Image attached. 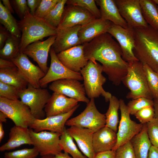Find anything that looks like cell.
I'll return each instance as SVG.
<instances>
[{
  "label": "cell",
  "mask_w": 158,
  "mask_h": 158,
  "mask_svg": "<svg viewBox=\"0 0 158 158\" xmlns=\"http://www.w3.org/2000/svg\"><path fill=\"white\" fill-rule=\"evenodd\" d=\"M153 106L154 111V118L158 119V97L154 99Z\"/></svg>",
  "instance_id": "obj_51"
},
{
  "label": "cell",
  "mask_w": 158,
  "mask_h": 158,
  "mask_svg": "<svg viewBox=\"0 0 158 158\" xmlns=\"http://www.w3.org/2000/svg\"><path fill=\"white\" fill-rule=\"evenodd\" d=\"M106 123L105 114L98 111L94 99H91L84 110L77 116L68 119L66 126L87 128L95 133L105 126Z\"/></svg>",
  "instance_id": "obj_7"
},
{
  "label": "cell",
  "mask_w": 158,
  "mask_h": 158,
  "mask_svg": "<svg viewBox=\"0 0 158 158\" xmlns=\"http://www.w3.org/2000/svg\"><path fill=\"white\" fill-rule=\"evenodd\" d=\"M0 81L21 90L26 88L28 85L16 66L0 69Z\"/></svg>",
  "instance_id": "obj_28"
},
{
  "label": "cell",
  "mask_w": 158,
  "mask_h": 158,
  "mask_svg": "<svg viewBox=\"0 0 158 158\" xmlns=\"http://www.w3.org/2000/svg\"><path fill=\"white\" fill-rule=\"evenodd\" d=\"M2 4L5 8L11 13L14 14V11L11 4L10 1L9 0H2Z\"/></svg>",
  "instance_id": "obj_50"
},
{
  "label": "cell",
  "mask_w": 158,
  "mask_h": 158,
  "mask_svg": "<svg viewBox=\"0 0 158 158\" xmlns=\"http://www.w3.org/2000/svg\"><path fill=\"white\" fill-rule=\"evenodd\" d=\"M24 145H33L29 129L15 125L10 129L7 142L0 147V151L14 149Z\"/></svg>",
  "instance_id": "obj_24"
},
{
  "label": "cell",
  "mask_w": 158,
  "mask_h": 158,
  "mask_svg": "<svg viewBox=\"0 0 158 158\" xmlns=\"http://www.w3.org/2000/svg\"><path fill=\"white\" fill-rule=\"evenodd\" d=\"M102 65L96 61L90 60L80 73L83 77L85 93L88 97L94 99L102 96L106 102H108L112 95L103 88L106 78L102 74Z\"/></svg>",
  "instance_id": "obj_4"
},
{
  "label": "cell",
  "mask_w": 158,
  "mask_h": 158,
  "mask_svg": "<svg viewBox=\"0 0 158 158\" xmlns=\"http://www.w3.org/2000/svg\"><path fill=\"white\" fill-rule=\"evenodd\" d=\"M32 145L41 156L55 155L61 152L60 144L61 133L47 131L39 132L29 128Z\"/></svg>",
  "instance_id": "obj_10"
},
{
  "label": "cell",
  "mask_w": 158,
  "mask_h": 158,
  "mask_svg": "<svg viewBox=\"0 0 158 158\" xmlns=\"http://www.w3.org/2000/svg\"><path fill=\"white\" fill-rule=\"evenodd\" d=\"M83 45L85 57L100 62L109 80L113 84L119 85L127 74L129 63L123 59L118 43L106 33Z\"/></svg>",
  "instance_id": "obj_1"
},
{
  "label": "cell",
  "mask_w": 158,
  "mask_h": 158,
  "mask_svg": "<svg viewBox=\"0 0 158 158\" xmlns=\"http://www.w3.org/2000/svg\"><path fill=\"white\" fill-rule=\"evenodd\" d=\"M148 158H158V148L152 145L150 150Z\"/></svg>",
  "instance_id": "obj_49"
},
{
  "label": "cell",
  "mask_w": 158,
  "mask_h": 158,
  "mask_svg": "<svg viewBox=\"0 0 158 158\" xmlns=\"http://www.w3.org/2000/svg\"><path fill=\"white\" fill-rule=\"evenodd\" d=\"M15 12L20 19H23L28 11H30L26 0H10Z\"/></svg>",
  "instance_id": "obj_44"
},
{
  "label": "cell",
  "mask_w": 158,
  "mask_h": 158,
  "mask_svg": "<svg viewBox=\"0 0 158 158\" xmlns=\"http://www.w3.org/2000/svg\"><path fill=\"white\" fill-rule=\"evenodd\" d=\"M133 29L135 56L142 63L158 72V31L149 25Z\"/></svg>",
  "instance_id": "obj_2"
},
{
  "label": "cell",
  "mask_w": 158,
  "mask_h": 158,
  "mask_svg": "<svg viewBox=\"0 0 158 158\" xmlns=\"http://www.w3.org/2000/svg\"><path fill=\"white\" fill-rule=\"evenodd\" d=\"M140 123H147L154 118V111L153 107H148L138 111L134 115Z\"/></svg>",
  "instance_id": "obj_43"
},
{
  "label": "cell",
  "mask_w": 158,
  "mask_h": 158,
  "mask_svg": "<svg viewBox=\"0 0 158 158\" xmlns=\"http://www.w3.org/2000/svg\"><path fill=\"white\" fill-rule=\"evenodd\" d=\"M16 66L12 60L0 58V69L8 68Z\"/></svg>",
  "instance_id": "obj_48"
},
{
  "label": "cell",
  "mask_w": 158,
  "mask_h": 158,
  "mask_svg": "<svg viewBox=\"0 0 158 158\" xmlns=\"http://www.w3.org/2000/svg\"><path fill=\"white\" fill-rule=\"evenodd\" d=\"M17 22L21 34L20 42V52L33 42L57 34V28L51 25L44 18L31 14L29 11L23 19Z\"/></svg>",
  "instance_id": "obj_3"
},
{
  "label": "cell",
  "mask_w": 158,
  "mask_h": 158,
  "mask_svg": "<svg viewBox=\"0 0 158 158\" xmlns=\"http://www.w3.org/2000/svg\"><path fill=\"white\" fill-rule=\"evenodd\" d=\"M67 1L59 0L44 19L51 25L57 28L60 23Z\"/></svg>",
  "instance_id": "obj_34"
},
{
  "label": "cell",
  "mask_w": 158,
  "mask_h": 158,
  "mask_svg": "<svg viewBox=\"0 0 158 158\" xmlns=\"http://www.w3.org/2000/svg\"><path fill=\"white\" fill-rule=\"evenodd\" d=\"M10 33L4 27L0 26V49L4 46L5 42L10 34Z\"/></svg>",
  "instance_id": "obj_45"
},
{
  "label": "cell",
  "mask_w": 158,
  "mask_h": 158,
  "mask_svg": "<svg viewBox=\"0 0 158 158\" xmlns=\"http://www.w3.org/2000/svg\"><path fill=\"white\" fill-rule=\"evenodd\" d=\"M0 22L10 33L19 38L21 37V33L18 25V22L4 6L0 1Z\"/></svg>",
  "instance_id": "obj_30"
},
{
  "label": "cell",
  "mask_w": 158,
  "mask_h": 158,
  "mask_svg": "<svg viewBox=\"0 0 158 158\" xmlns=\"http://www.w3.org/2000/svg\"><path fill=\"white\" fill-rule=\"evenodd\" d=\"M79 106L78 104L68 113L46 117L42 119H35L29 128L36 132L49 131L61 134L63 132L66 121Z\"/></svg>",
  "instance_id": "obj_18"
},
{
  "label": "cell",
  "mask_w": 158,
  "mask_h": 158,
  "mask_svg": "<svg viewBox=\"0 0 158 158\" xmlns=\"http://www.w3.org/2000/svg\"><path fill=\"white\" fill-rule=\"evenodd\" d=\"M107 33L118 41L124 60L128 63L139 61L133 52L135 46L133 29L128 27L125 28L111 22Z\"/></svg>",
  "instance_id": "obj_11"
},
{
  "label": "cell",
  "mask_w": 158,
  "mask_h": 158,
  "mask_svg": "<svg viewBox=\"0 0 158 158\" xmlns=\"http://www.w3.org/2000/svg\"><path fill=\"white\" fill-rule=\"evenodd\" d=\"M66 4L81 7L88 11L97 18H101L100 10L97 8L95 0H67Z\"/></svg>",
  "instance_id": "obj_36"
},
{
  "label": "cell",
  "mask_w": 158,
  "mask_h": 158,
  "mask_svg": "<svg viewBox=\"0 0 158 158\" xmlns=\"http://www.w3.org/2000/svg\"><path fill=\"white\" fill-rule=\"evenodd\" d=\"M39 154L37 150L33 147L6 152L4 157V158H36Z\"/></svg>",
  "instance_id": "obj_39"
},
{
  "label": "cell",
  "mask_w": 158,
  "mask_h": 158,
  "mask_svg": "<svg viewBox=\"0 0 158 158\" xmlns=\"http://www.w3.org/2000/svg\"><path fill=\"white\" fill-rule=\"evenodd\" d=\"M4 131L3 128V123L0 122V142H1L4 136Z\"/></svg>",
  "instance_id": "obj_53"
},
{
  "label": "cell",
  "mask_w": 158,
  "mask_h": 158,
  "mask_svg": "<svg viewBox=\"0 0 158 158\" xmlns=\"http://www.w3.org/2000/svg\"><path fill=\"white\" fill-rule=\"evenodd\" d=\"M148 137L152 145L158 148V119L155 118L146 123Z\"/></svg>",
  "instance_id": "obj_40"
},
{
  "label": "cell",
  "mask_w": 158,
  "mask_h": 158,
  "mask_svg": "<svg viewBox=\"0 0 158 158\" xmlns=\"http://www.w3.org/2000/svg\"><path fill=\"white\" fill-rule=\"evenodd\" d=\"M49 89L54 92L62 94L78 102L87 104L90 101L86 96L83 84L76 79H66L54 81L49 85Z\"/></svg>",
  "instance_id": "obj_14"
},
{
  "label": "cell",
  "mask_w": 158,
  "mask_h": 158,
  "mask_svg": "<svg viewBox=\"0 0 158 158\" xmlns=\"http://www.w3.org/2000/svg\"><path fill=\"white\" fill-rule=\"evenodd\" d=\"M21 90L13 86L0 81V97L16 100L20 98Z\"/></svg>",
  "instance_id": "obj_38"
},
{
  "label": "cell",
  "mask_w": 158,
  "mask_h": 158,
  "mask_svg": "<svg viewBox=\"0 0 158 158\" xmlns=\"http://www.w3.org/2000/svg\"><path fill=\"white\" fill-rule=\"evenodd\" d=\"M20 38L11 34L4 47L0 50V58L11 60L21 52L20 49Z\"/></svg>",
  "instance_id": "obj_32"
},
{
  "label": "cell",
  "mask_w": 158,
  "mask_h": 158,
  "mask_svg": "<svg viewBox=\"0 0 158 158\" xmlns=\"http://www.w3.org/2000/svg\"><path fill=\"white\" fill-rule=\"evenodd\" d=\"M39 158H55L54 155L51 154L41 156Z\"/></svg>",
  "instance_id": "obj_55"
},
{
  "label": "cell",
  "mask_w": 158,
  "mask_h": 158,
  "mask_svg": "<svg viewBox=\"0 0 158 158\" xmlns=\"http://www.w3.org/2000/svg\"><path fill=\"white\" fill-rule=\"evenodd\" d=\"M136 158H148L152 144L147 134L146 123L143 124L141 131L130 141Z\"/></svg>",
  "instance_id": "obj_27"
},
{
  "label": "cell",
  "mask_w": 158,
  "mask_h": 158,
  "mask_svg": "<svg viewBox=\"0 0 158 158\" xmlns=\"http://www.w3.org/2000/svg\"><path fill=\"white\" fill-rule=\"evenodd\" d=\"M115 1L128 28L135 29L148 26L142 13L140 0H115Z\"/></svg>",
  "instance_id": "obj_13"
},
{
  "label": "cell",
  "mask_w": 158,
  "mask_h": 158,
  "mask_svg": "<svg viewBox=\"0 0 158 158\" xmlns=\"http://www.w3.org/2000/svg\"><path fill=\"white\" fill-rule=\"evenodd\" d=\"M81 25H77L58 30L55 40L52 46L57 54L73 47L82 44L78 36Z\"/></svg>",
  "instance_id": "obj_21"
},
{
  "label": "cell",
  "mask_w": 158,
  "mask_h": 158,
  "mask_svg": "<svg viewBox=\"0 0 158 158\" xmlns=\"http://www.w3.org/2000/svg\"><path fill=\"white\" fill-rule=\"evenodd\" d=\"M56 37V35L51 36L44 41L39 40L33 42L28 45L22 52L36 61L45 74L49 68L47 66L48 54Z\"/></svg>",
  "instance_id": "obj_17"
},
{
  "label": "cell",
  "mask_w": 158,
  "mask_h": 158,
  "mask_svg": "<svg viewBox=\"0 0 158 158\" xmlns=\"http://www.w3.org/2000/svg\"><path fill=\"white\" fill-rule=\"evenodd\" d=\"M94 158H116V151L113 150L96 153Z\"/></svg>",
  "instance_id": "obj_46"
},
{
  "label": "cell",
  "mask_w": 158,
  "mask_h": 158,
  "mask_svg": "<svg viewBox=\"0 0 158 158\" xmlns=\"http://www.w3.org/2000/svg\"><path fill=\"white\" fill-rule=\"evenodd\" d=\"M116 158H136L130 141L127 142L116 149Z\"/></svg>",
  "instance_id": "obj_42"
},
{
  "label": "cell",
  "mask_w": 158,
  "mask_h": 158,
  "mask_svg": "<svg viewBox=\"0 0 158 158\" xmlns=\"http://www.w3.org/2000/svg\"><path fill=\"white\" fill-rule=\"evenodd\" d=\"M121 119L116 133V144L112 150L116 151L120 146L130 141L142 129L143 124L138 123L132 120L127 105L124 101L120 99Z\"/></svg>",
  "instance_id": "obj_9"
},
{
  "label": "cell",
  "mask_w": 158,
  "mask_h": 158,
  "mask_svg": "<svg viewBox=\"0 0 158 158\" xmlns=\"http://www.w3.org/2000/svg\"><path fill=\"white\" fill-rule=\"evenodd\" d=\"M153 1L157 6V10L158 12V0H153Z\"/></svg>",
  "instance_id": "obj_56"
},
{
  "label": "cell",
  "mask_w": 158,
  "mask_h": 158,
  "mask_svg": "<svg viewBox=\"0 0 158 158\" xmlns=\"http://www.w3.org/2000/svg\"><path fill=\"white\" fill-rule=\"evenodd\" d=\"M97 5L100 7L101 18L111 21L125 28L127 24L120 14L115 0H96Z\"/></svg>",
  "instance_id": "obj_26"
},
{
  "label": "cell",
  "mask_w": 158,
  "mask_h": 158,
  "mask_svg": "<svg viewBox=\"0 0 158 158\" xmlns=\"http://www.w3.org/2000/svg\"><path fill=\"white\" fill-rule=\"evenodd\" d=\"M56 55L64 66L75 72L80 73L88 61L85 56L83 44L73 47Z\"/></svg>",
  "instance_id": "obj_19"
},
{
  "label": "cell",
  "mask_w": 158,
  "mask_h": 158,
  "mask_svg": "<svg viewBox=\"0 0 158 158\" xmlns=\"http://www.w3.org/2000/svg\"><path fill=\"white\" fill-rule=\"evenodd\" d=\"M41 0H27V3L29 8L30 13L35 15L36 10L38 7Z\"/></svg>",
  "instance_id": "obj_47"
},
{
  "label": "cell",
  "mask_w": 158,
  "mask_h": 158,
  "mask_svg": "<svg viewBox=\"0 0 158 158\" xmlns=\"http://www.w3.org/2000/svg\"><path fill=\"white\" fill-rule=\"evenodd\" d=\"M97 18L86 9L77 6L67 5L65 6L58 30L77 25H83Z\"/></svg>",
  "instance_id": "obj_15"
},
{
  "label": "cell",
  "mask_w": 158,
  "mask_h": 158,
  "mask_svg": "<svg viewBox=\"0 0 158 158\" xmlns=\"http://www.w3.org/2000/svg\"><path fill=\"white\" fill-rule=\"evenodd\" d=\"M67 129L83 154L87 158H94L96 154L92 145L94 132L89 129L76 126Z\"/></svg>",
  "instance_id": "obj_22"
},
{
  "label": "cell",
  "mask_w": 158,
  "mask_h": 158,
  "mask_svg": "<svg viewBox=\"0 0 158 158\" xmlns=\"http://www.w3.org/2000/svg\"><path fill=\"white\" fill-rule=\"evenodd\" d=\"M157 73L158 76V72H157Z\"/></svg>",
  "instance_id": "obj_57"
},
{
  "label": "cell",
  "mask_w": 158,
  "mask_h": 158,
  "mask_svg": "<svg viewBox=\"0 0 158 158\" xmlns=\"http://www.w3.org/2000/svg\"><path fill=\"white\" fill-rule=\"evenodd\" d=\"M11 60L28 85L36 88L41 87L40 81L45 74L39 66L31 62L27 55L21 52Z\"/></svg>",
  "instance_id": "obj_16"
},
{
  "label": "cell",
  "mask_w": 158,
  "mask_h": 158,
  "mask_svg": "<svg viewBox=\"0 0 158 158\" xmlns=\"http://www.w3.org/2000/svg\"><path fill=\"white\" fill-rule=\"evenodd\" d=\"M51 96L47 89L36 88L28 85L21 90L20 98L29 107L35 118L42 119L46 116L44 107Z\"/></svg>",
  "instance_id": "obj_8"
},
{
  "label": "cell",
  "mask_w": 158,
  "mask_h": 158,
  "mask_svg": "<svg viewBox=\"0 0 158 158\" xmlns=\"http://www.w3.org/2000/svg\"><path fill=\"white\" fill-rule=\"evenodd\" d=\"M59 0H41L34 15L44 18L55 6Z\"/></svg>",
  "instance_id": "obj_41"
},
{
  "label": "cell",
  "mask_w": 158,
  "mask_h": 158,
  "mask_svg": "<svg viewBox=\"0 0 158 158\" xmlns=\"http://www.w3.org/2000/svg\"><path fill=\"white\" fill-rule=\"evenodd\" d=\"M142 64L148 87L154 99L158 97L157 73L147 64Z\"/></svg>",
  "instance_id": "obj_35"
},
{
  "label": "cell",
  "mask_w": 158,
  "mask_h": 158,
  "mask_svg": "<svg viewBox=\"0 0 158 158\" xmlns=\"http://www.w3.org/2000/svg\"><path fill=\"white\" fill-rule=\"evenodd\" d=\"M116 132L105 126L94 133L93 147L95 153L112 150L117 142Z\"/></svg>",
  "instance_id": "obj_25"
},
{
  "label": "cell",
  "mask_w": 158,
  "mask_h": 158,
  "mask_svg": "<svg viewBox=\"0 0 158 158\" xmlns=\"http://www.w3.org/2000/svg\"><path fill=\"white\" fill-rule=\"evenodd\" d=\"M0 111L16 126L29 127L35 119L29 107L19 99L11 100L0 97Z\"/></svg>",
  "instance_id": "obj_6"
},
{
  "label": "cell",
  "mask_w": 158,
  "mask_h": 158,
  "mask_svg": "<svg viewBox=\"0 0 158 158\" xmlns=\"http://www.w3.org/2000/svg\"><path fill=\"white\" fill-rule=\"evenodd\" d=\"M111 22L96 18L81 26L78 36L82 44L88 43L98 36L107 32Z\"/></svg>",
  "instance_id": "obj_23"
},
{
  "label": "cell",
  "mask_w": 158,
  "mask_h": 158,
  "mask_svg": "<svg viewBox=\"0 0 158 158\" xmlns=\"http://www.w3.org/2000/svg\"><path fill=\"white\" fill-rule=\"evenodd\" d=\"M73 139L65 127L60 137V144L62 150L70 154L73 158H87L78 150Z\"/></svg>",
  "instance_id": "obj_33"
},
{
  "label": "cell",
  "mask_w": 158,
  "mask_h": 158,
  "mask_svg": "<svg viewBox=\"0 0 158 158\" xmlns=\"http://www.w3.org/2000/svg\"><path fill=\"white\" fill-rule=\"evenodd\" d=\"M7 118V116L2 112L0 111V122H6Z\"/></svg>",
  "instance_id": "obj_54"
},
{
  "label": "cell",
  "mask_w": 158,
  "mask_h": 158,
  "mask_svg": "<svg viewBox=\"0 0 158 158\" xmlns=\"http://www.w3.org/2000/svg\"><path fill=\"white\" fill-rule=\"evenodd\" d=\"M55 158H73L69 155L68 153L61 152L54 156Z\"/></svg>",
  "instance_id": "obj_52"
},
{
  "label": "cell",
  "mask_w": 158,
  "mask_h": 158,
  "mask_svg": "<svg viewBox=\"0 0 158 158\" xmlns=\"http://www.w3.org/2000/svg\"><path fill=\"white\" fill-rule=\"evenodd\" d=\"M143 17L148 24L158 31V12L153 0H140Z\"/></svg>",
  "instance_id": "obj_29"
},
{
  "label": "cell",
  "mask_w": 158,
  "mask_h": 158,
  "mask_svg": "<svg viewBox=\"0 0 158 158\" xmlns=\"http://www.w3.org/2000/svg\"><path fill=\"white\" fill-rule=\"evenodd\" d=\"M122 82L130 91L126 96L128 99L144 97L153 99L149 89L143 68L139 61L129 63L127 74Z\"/></svg>",
  "instance_id": "obj_5"
},
{
  "label": "cell",
  "mask_w": 158,
  "mask_h": 158,
  "mask_svg": "<svg viewBox=\"0 0 158 158\" xmlns=\"http://www.w3.org/2000/svg\"><path fill=\"white\" fill-rule=\"evenodd\" d=\"M49 53L51 57V63L47 72L40 81L41 87H46L50 82L61 79H73L79 81L83 80L80 73L70 70L61 62L52 47Z\"/></svg>",
  "instance_id": "obj_12"
},
{
  "label": "cell",
  "mask_w": 158,
  "mask_h": 158,
  "mask_svg": "<svg viewBox=\"0 0 158 158\" xmlns=\"http://www.w3.org/2000/svg\"><path fill=\"white\" fill-rule=\"evenodd\" d=\"M109 108L105 114L106 116L105 126L117 132L119 123L118 111L120 109V100L114 96L110 99Z\"/></svg>",
  "instance_id": "obj_31"
},
{
  "label": "cell",
  "mask_w": 158,
  "mask_h": 158,
  "mask_svg": "<svg viewBox=\"0 0 158 158\" xmlns=\"http://www.w3.org/2000/svg\"><path fill=\"white\" fill-rule=\"evenodd\" d=\"M78 102L62 94L54 92L44 107L46 116L68 113L78 105Z\"/></svg>",
  "instance_id": "obj_20"
},
{
  "label": "cell",
  "mask_w": 158,
  "mask_h": 158,
  "mask_svg": "<svg viewBox=\"0 0 158 158\" xmlns=\"http://www.w3.org/2000/svg\"><path fill=\"white\" fill-rule=\"evenodd\" d=\"M127 106L130 114L135 115L136 113L143 108L153 107V101L152 99L145 97H139L130 101Z\"/></svg>",
  "instance_id": "obj_37"
}]
</instances>
